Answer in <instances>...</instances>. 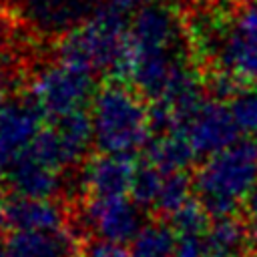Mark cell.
<instances>
[{
	"instance_id": "1",
	"label": "cell",
	"mask_w": 257,
	"mask_h": 257,
	"mask_svg": "<svg viewBox=\"0 0 257 257\" xmlns=\"http://www.w3.org/2000/svg\"><path fill=\"white\" fill-rule=\"evenodd\" d=\"M92 139L98 151L133 155L147 147L155 133L153 108L145 96L122 80H112L96 88L90 100Z\"/></svg>"
},
{
	"instance_id": "2",
	"label": "cell",
	"mask_w": 257,
	"mask_h": 257,
	"mask_svg": "<svg viewBox=\"0 0 257 257\" xmlns=\"http://www.w3.org/2000/svg\"><path fill=\"white\" fill-rule=\"evenodd\" d=\"M195 195L211 217L233 215L257 187V145L235 141L209 155L195 173Z\"/></svg>"
},
{
	"instance_id": "3",
	"label": "cell",
	"mask_w": 257,
	"mask_h": 257,
	"mask_svg": "<svg viewBox=\"0 0 257 257\" xmlns=\"http://www.w3.org/2000/svg\"><path fill=\"white\" fill-rule=\"evenodd\" d=\"M128 38V20L112 6L90 10L76 26L60 34L56 58L90 72H116L122 66Z\"/></svg>"
},
{
	"instance_id": "4",
	"label": "cell",
	"mask_w": 257,
	"mask_h": 257,
	"mask_svg": "<svg viewBox=\"0 0 257 257\" xmlns=\"http://www.w3.org/2000/svg\"><path fill=\"white\" fill-rule=\"evenodd\" d=\"M94 72L54 58L36 68L28 80V94L34 106L48 118H60L64 114L84 110L90 104L96 84Z\"/></svg>"
},
{
	"instance_id": "5",
	"label": "cell",
	"mask_w": 257,
	"mask_h": 257,
	"mask_svg": "<svg viewBox=\"0 0 257 257\" xmlns=\"http://www.w3.org/2000/svg\"><path fill=\"white\" fill-rule=\"evenodd\" d=\"M211 52L217 72L239 88H257V0L239 4L235 16L223 24Z\"/></svg>"
},
{
	"instance_id": "6",
	"label": "cell",
	"mask_w": 257,
	"mask_h": 257,
	"mask_svg": "<svg viewBox=\"0 0 257 257\" xmlns=\"http://www.w3.org/2000/svg\"><path fill=\"white\" fill-rule=\"evenodd\" d=\"M165 131L185 137L197 157H209L237 141L239 128L229 104L217 96H203L193 106L179 112Z\"/></svg>"
},
{
	"instance_id": "7",
	"label": "cell",
	"mask_w": 257,
	"mask_h": 257,
	"mask_svg": "<svg viewBox=\"0 0 257 257\" xmlns=\"http://www.w3.org/2000/svg\"><path fill=\"white\" fill-rule=\"evenodd\" d=\"M62 171H66L48 128H42L38 137L12 159L6 179L16 197H54L62 185Z\"/></svg>"
},
{
	"instance_id": "8",
	"label": "cell",
	"mask_w": 257,
	"mask_h": 257,
	"mask_svg": "<svg viewBox=\"0 0 257 257\" xmlns=\"http://www.w3.org/2000/svg\"><path fill=\"white\" fill-rule=\"evenodd\" d=\"M141 207L133 197H86L82 205L84 227L98 237V241L128 243L143 225Z\"/></svg>"
},
{
	"instance_id": "9",
	"label": "cell",
	"mask_w": 257,
	"mask_h": 257,
	"mask_svg": "<svg viewBox=\"0 0 257 257\" xmlns=\"http://www.w3.org/2000/svg\"><path fill=\"white\" fill-rule=\"evenodd\" d=\"M137 167L131 155L98 153L90 157L80 171V189L86 197L128 195Z\"/></svg>"
},
{
	"instance_id": "10",
	"label": "cell",
	"mask_w": 257,
	"mask_h": 257,
	"mask_svg": "<svg viewBox=\"0 0 257 257\" xmlns=\"http://www.w3.org/2000/svg\"><path fill=\"white\" fill-rule=\"evenodd\" d=\"M42 118L32 100L6 98L0 108V151L10 163L44 128Z\"/></svg>"
},
{
	"instance_id": "11",
	"label": "cell",
	"mask_w": 257,
	"mask_h": 257,
	"mask_svg": "<svg viewBox=\"0 0 257 257\" xmlns=\"http://www.w3.org/2000/svg\"><path fill=\"white\" fill-rule=\"evenodd\" d=\"M88 12V0H22L26 22L44 34H64Z\"/></svg>"
},
{
	"instance_id": "12",
	"label": "cell",
	"mask_w": 257,
	"mask_h": 257,
	"mask_svg": "<svg viewBox=\"0 0 257 257\" xmlns=\"http://www.w3.org/2000/svg\"><path fill=\"white\" fill-rule=\"evenodd\" d=\"M46 128L66 169L80 163L86 157L88 147L94 143L92 124L86 110H76L60 118H54L52 124Z\"/></svg>"
},
{
	"instance_id": "13",
	"label": "cell",
	"mask_w": 257,
	"mask_h": 257,
	"mask_svg": "<svg viewBox=\"0 0 257 257\" xmlns=\"http://www.w3.org/2000/svg\"><path fill=\"white\" fill-rule=\"evenodd\" d=\"M8 257H72L76 237L68 227L58 231H14L6 241Z\"/></svg>"
},
{
	"instance_id": "14",
	"label": "cell",
	"mask_w": 257,
	"mask_h": 257,
	"mask_svg": "<svg viewBox=\"0 0 257 257\" xmlns=\"http://www.w3.org/2000/svg\"><path fill=\"white\" fill-rule=\"evenodd\" d=\"M8 223L14 231H58L66 227V213L54 197H18L8 207Z\"/></svg>"
},
{
	"instance_id": "15",
	"label": "cell",
	"mask_w": 257,
	"mask_h": 257,
	"mask_svg": "<svg viewBox=\"0 0 257 257\" xmlns=\"http://www.w3.org/2000/svg\"><path fill=\"white\" fill-rule=\"evenodd\" d=\"M197 155L183 135L175 131H161L147 145V163L161 169L163 173L185 171Z\"/></svg>"
},
{
	"instance_id": "16",
	"label": "cell",
	"mask_w": 257,
	"mask_h": 257,
	"mask_svg": "<svg viewBox=\"0 0 257 257\" xmlns=\"http://www.w3.org/2000/svg\"><path fill=\"white\" fill-rule=\"evenodd\" d=\"M181 243V235L169 221L143 223L128 241L131 257H173Z\"/></svg>"
},
{
	"instance_id": "17",
	"label": "cell",
	"mask_w": 257,
	"mask_h": 257,
	"mask_svg": "<svg viewBox=\"0 0 257 257\" xmlns=\"http://www.w3.org/2000/svg\"><path fill=\"white\" fill-rule=\"evenodd\" d=\"M247 241H251V237L245 221H237L233 215L213 217V223H209L203 235V245L207 253L245 249Z\"/></svg>"
},
{
	"instance_id": "18",
	"label": "cell",
	"mask_w": 257,
	"mask_h": 257,
	"mask_svg": "<svg viewBox=\"0 0 257 257\" xmlns=\"http://www.w3.org/2000/svg\"><path fill=\"white\" fill-rule=\"evenodd\" d=\"M193 193H195V181L185 171L165 173L153 211L173 217L177 211H181L185 205H189L195 199Z\"/></svg>"
},
{
	"instance_id": "19",
	"label": "cell",
	"mask_w": 257,
	"mask_h": 257,
	"mask_svg": "<svg viewBox=\"0 0 257 257\" xmlns=\"http://www.w3.org/2000/svg\"><path fill=\"white\" fill-rule=\"evenodd\" d=\"M229 108L239 128V135L257 141V88L253 86L239 88L233 94Z\"/></svg>"
},
{
	"instance_id": "20",
	"label": "cell",
	"mask_w": 257,
	"mask_h": 257,
	"mask_svg": "<svg viewBox=\"0 0 257 257\" xmlns=\"http://www.w3.org/2000/svg\"><path fill=\"white\" fill-rule=\"evenodd\" d=\"M165 173L157 167H153L151 163L139 165L135 179H133V187H131V197L139 203L141 209H153L161 183H163Z\"/></svg>"
},
{
	"instance_id": "21",
	"label": "cell",
	"mask_w": 257,
	"mask_h": 257,
	"mask_svg": "<svg viewBox=\"0 0 257 257\" xmlns=\"http://www.w3.org/2000/svg\"><path fill=\"white\" fill-rule=\"evenodd\" d=\"M207 217H209V213L203 209L199 199H193L189 205H185L181 211H177L171 217V223L177 229V233L181 235V239H185V237H201L203 239V235L209 227Z\"/></svg>"
},
{
	"instance_id": "22",
	"label": "cell",
	"mask_w": 257,
	"mask_h": 257,
	"mask_svg": "<svg viewBox=\"0 0 257 257\" xmlns=\"http://www.w3.org/2000/svg\"><path fill=\"white\" fill-rule=\"evenodd\" d=\"M86 257H131L128 251L122 249L118 243H108V241H96L88 247Z\"/></svg>"
},
{
	"instance_id": "23",
	"label": "cell",
	"mask_w": 257,
	"mask_h": 257,
	"mask_svg": "<svg viewBox=\"0 0 257 257\" xmlns=\"http://www.w3.org/2000/svg\"><path fill=\"white\" fill-rule=\"evenodd\" d=\"M173 257H207L205 245L201 237H185L181 239L177 251Z\"/></svg>"
},
{
	"instance_id": "24",
	"label": "cell",
	"mask_w": 257,
	"mask_h": 257,
	"mask_svg": "<svg viewBox=\"0 0 257 257\" xmlns=\"http://www.w3.org/2000/svg\"><path fill=\"white\" fill-rule=\"evenodd\" d=\"M243 209H245V225H247L249 237L257 241V187L243 203Z\"/></svg>"
},
{
	"instance_id": "25",
	"label": "cell",
	"mask_w": 257,
	"mask_h": 257,
	"mask_svg": "<svg viewBox=\"0 0 257 257\" xmlns=\"http://www.w3.org/2000/svg\"><path fill=\"white\" fill-rule=\"evenodd\" d=\"M106 6H112L116 10H137L141 6H147V4H157V2H165V0H102Z\"/></svg>"
},
{
	"instance_id": "26",
	"label": "cell",
	"mask_w": 257,
	"mask_h": 257,
	"mask_svg": "<svg viewBox=\"0 0 257 257\" xmlns=\"http://www.w3.org/2000/svg\"><path fill=\"white\" fill-rule=\"evenodd\" d=\"M8 203H6V197H4V193L0 191V235L4 233V229L10 225L8 223Z\"/></svg>"
},
{
	"instance_id": "27",
	"label": "cell",
	"mask_w": 257,
	"mask_h": 257,
	"mask_svg": "<svg viewBox=\"0 0 257 257\" xmlns=\"http://www.w3.org/2000/svg\"><path fill=\"white\" fill-rule=\"evenodd\" d=\"M207 257H255L247 253L245 249H235V251H223V253H207Z\"/></svg>"
},
{
	"instance_id": "28",
	"label": "cell",
	"mask_w": 257,
	"mask_h": 257,
	"mask_svg": "<svg viewBox=\"0 0 257 257\" xmlns=\"http://www.w3.org/2000/svg\"><path fill=\"white\" fill-rule=\"evenodd\" d=\"M2 64H4V48L0 44V68H2Z\"/></svg>"
},
{
	"instance_id": "29",
	"label": "cell",
	"mask_w": 257,
	"mask_h": 257,
	"mask_svg": "<svg viewBox=\"0 0 257 257\" xmlns=\"http://www.w3.org/2000/svg\"><path fill=\"white\" fill-rule=\"evenodd\" d=\"M0 257H8V251H6V247H4V249L0 247Z\"/></svg>"
},
{
	"instance_id": "30",
	"label": "cell",
	"mask_w": 257,
	"mask_h": 257,
	"mask_svg": "<svg viewBox=\"0 0 257 257\" xmlns=\"http://www.w3.org/2000/svg\"><path fill=\"white\" fill-rule=\"evenodd\" d=\"M229 2H235V4H243V2H247V0H229Z\"/></svg>"
}]
</instances>
